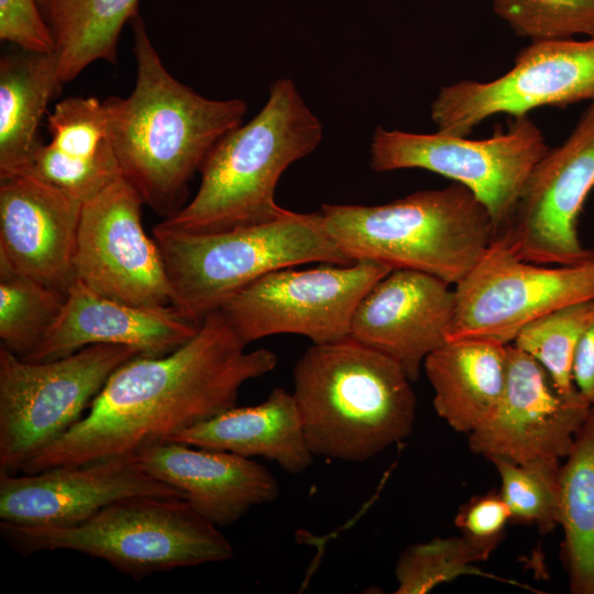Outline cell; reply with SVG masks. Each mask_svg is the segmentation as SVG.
<instances>
[{
    "label": "cell",
    "instance_id": "1",
    "mask_svg": "<svg viewBox=\"0 0 594 594\" xmlns=\"http://www.w3.org/2000/svg\"><path fill=\"white\" fill-rule=\"evenodd\" d=\"M246 346L221 310L208 314L175 351L121 365L88 413L20 472L132 457L235 407L241 386L277 364L272 351Z\"/></svg>",
    "mask_w": 594,
    "mask_h": 594
},
{
    "label": "cell",
    "instance_id": "2",
    "mask_svg": "<svg viewBox=\"0 0 594 594\" xmlns=\"http://www.w3.org/2000/svg\"><path fill=\"white\" fill-rule=\"evenodd\" d=\"M136 79L127 98L103 101L122 176L144 205L167 218L216 144L242 124V99L215 100L174 78L153 46L142 18L130 21Z\"/></svg>",
    "mask_w": 594,
    "mask_h": 594
},
{
    "label": "cell",
    "instance_id": "3",
    "mask_svg": "<svg viewBox=\"0 0 594 594\" xmlns=\"http://www.w3.org/2000/svg\"><path fill=\"white\" fill-rule=\"evenodd\" d=\"M411 381L392 358L351 337L308 348L294 392L314 457L363 462L413 431Z\"/></svg>",
    "mask_w": 594,
    "mask_h": 594
},
{
    "label": "cell",
    "instance_id": "4",
    "mask_svg": "<svg viewBox=\"0 0 594 594\" xmlns=\"http://www.w3.org/2000/svg\"><path fill=\"white\" fill-rule=\"evenodd\" d=\"M323 129L288 78L274 81L266 103L221 139L204 162L194 198L158 226L217 232L265 223L288 210L275 201L282 174L322 140Z\"/></svg>",
    "mask_w": 594,
    "mask_h": 594
},
{
    "label": "cell",
    "instance_id": "5",
    "mask_svg": "<svg viewBox=\"0 0 594 594\" xmlns=\"http://www.w3.org/2000/svg\"><path fill=\"white\" fill-rule=\"evenodd\" d=\"M326 231L351 261L408 268L457 285L495 238L486 208L463 185L380 206L322 205Z\"/></svg>",
    "mask_w": 594,
    "mask_h": 594
},
{
    "label": "cell",
    "instance_id": "6",
    "mask_svg": "<svg viewBox=\"0 0 594 594\" xmlns=\"http://www.w3.org/2000/svg\"><path fill=\"white\" fill-rule=\"evenodd\" d=\"M172 305L200 322L260 277L285 267L352 263L326 231L321 213L288 210L272 221L217 232L153 228Z\"/></svg>",
    "mask_w": 594,
    "mask_h": 594
},
{
    "label": "cell",
    "instance_id": "7",
    "mask_svg": "<svg viewBox=\"0 0 594 594\" xmlns=\"http://www.w3.org/2000/svg\"><path fill=\"white\" fill-rule=\"evenodd\" d=\"M0 532L22 554L75 551L103 560L136 581L234 556L232 544L217 526L182 497L124 498L70 526L32 527L0 521Z\"/></svg>",
    "mask_w": 594,
    "mask_h": 594
},
{
    "label": "cell",
    "instance_id": "8",
    "mask_svg": "<svg viewBox=\"0 0 594 594\" xmlns=\"http://www.w3.org/2000/svg\"><path fill=\"white\" fill-rule=\"evenodd\" d=\"M141 355L114 344H92L43 362L0 345V473L24 463L82 418L110 376Z\"/></svg>",
    "mask_w": 594,
    "mask_h": 594
},
{
    "label": "cell",
    "instance_id": "9",
    "mask_svg": "<svg viewBox=\"0 0 594 594\" xmlns=\"http://www.w3.org/2000/svg\"><path fill=\"white\" fill-rule=\"evenodd\" d=\"M483 140L437 131L422 134L377 127L371 142L375 172L421 168L465 186L486 208L495 237L509 221L524 187L549 147L527 116Z\"/></svg>",
    "mask_w": 594,
    "mask_h": 594
},
{
    "label": "cell",
    "instance_id": "10",
    "mask_svg": "<svg viewBox=\"0 0 594 594\" xmlns=\"http://www.w3.org/2000/svg\"><path fill=\"white\" fill-rule=\"evenodd\" d=\"M391 271L365 260L302 271L285 267L251 283L219 310L248 344L282 333L307 337L314 344L334 342L350 337L360 300Z\"/></svg>",
    "mask_w": 594,
    "mask_h": 594
},
{
    "label": "cell",
    "instance_id": "11",
    "mask_svg": "<svg viewBox=\"0 0 594 594\" xmlns=\"http://www.w3.org/2000/svg\"><path fill=\"white\" fill-rule=\"evenodd\" d=\"M448 341L476 339L510 344L529 322L568 305L594 299V255L565 265L517 257L493 241L454 285Z\"/></svg>",
    "mask_w": 594,
    "mask_h": 594
},
{
    "label": "cell",
    "instance_id": "12",
    "mask_svg": "<svg viewBox=\"0 0 594 594\" xmlns=\"http://www.w3.org/2000/svg\"><path fill=\"white\" fill-rule=\"evenodd\" d=\"M594 99V36L530 42L513 67L487 82L461 80L440 89L431 103L439 132L468 136L495 114L527 116L540 107Z\"/></svg>",
    "mask_w": 594,
    "mask_h": 594
},
{
    "label": "cell",
    "instance_id": "13",
    "mask_svg": "<svg viewBox=\"0 0 594 594\" xmlns=\"http://www.w3.org/2000/svg\"><path fill=\"white\" fill-rule=\"evenodd\" d=\"M594 188V99L559 146L531 172L515 210L494 241L517 257L544 265L583 262L594 255L578 223Z\"/></svg>",
    "mask_w": 594,
    "mask_h": 594
},
{
    "label": "cell",
    "instance_id": "14",
    "mask_svg": "<svg viewBox=\"0 0 594 594\" xmlns=\"http://www.w3.org/2000/svg\"><path fill=\"white\" fill-rule=\"evenodd\" d=\"M144 202L120 176L82 202L74 271L95 293L135 306L172 305L161 250L142 224Z\"/></svg>",
    "mask_w": 594,
    "mask_h": 594
},
{
    "label": "cell",
    "instance_id": "15",
    "mask_svg": "<svg viewBox=\"0 0 594 594\" xmlns=\"http://www.w3.org/2000/svg\"><path fill=\"white\" fill-rule=\"evenodd\" d=\"M590 408L578 389L562 393L538 361L510 343L502 403L488 422L469 433V446L487 459L559 465Z\"/></svg>",
    "mask_w": 594,
    "mask_h": 594
},
{
    "label": "cell",
    "instance_id": "16",
    "mask_svg": "<svg viewBox=\"0 0 594 594\" xmlns=\"http://www.w3.org/2000/svg\"><path fill=\"white\" fill-rule=\"evenodd\" d=\"M135 496L182 497L148 475L133 457L0 473V521L32 527L76 525L103 507Z\"/></svg>",
    "mask_w": 594,
    "mask_h": 594
},
{
    "label": "cell",
    "instance_id": "17",
    "mask_svg": "<svg viewBox=\"0 0 594 594\" xmlns=\"http://www.w3.org/2000/svg\"><path fill=\"white\" fill-rule=\"evenodd\" d=\"M450 286L425 272L392 270L360 300L350 337L392 358L417 381L426 358L448 342L455 307Z\"/></svg>",
    "mask_w": 594,
    "mask_h": 594
},
{
    "label": "cell",
    "instance_id": "18",
    "mask_svg": "<svg viewBox=\"0 0 594 594\" xmlns=\"http://www.w3.org/2000/svg\"><path fill=\"white\" fill-rule=\"evenodd\" d=\"M82 202L32 174L0 178V257L67 295Z\"/></svg>",
    "mask_w": 594,
    "mask_h": 594
},
{
    "label": "cell",
    "instance_id": "19",
    "mask_svg": "<svg viewBox=\"0 0 594 594\" xmlns=\"http://www.w3.org/2000/svg\"><path fill=\"white\" fill-rule=\"evenodd\" d=\"M199 324L174 305H130L75 280L58 319L23 360L51 361L92 344L124 345L142 356H163L191 339Z\"/></svg>",
    "mask_w": 594,
    "mask_h": 594
},
{
    "label": "cell",
    "instance_id": "20",
    "mask_svg": "<svg viewBox=\"0 0 594 594\" xmlns=\"http://www.w3.org/2000/svg\"><path fill=\"white\" fill-rule=\"evenodd\" d=\"M132 457L217 527L238 521L252 507L272 503L279 494L276 479L265 466L237 453L164 441Z\"/></svg>",
    "mask_w": 594,
    "mask_h": 594
},
{
    "label": "cell",
    "instance_id": "21",
    "mask_svg": "<svg viewBox=\"0 0 594 594\" xmlns=\"http://www.w3.org/2000/svg\"><path fill=\"white\" fill-rule=\"evenodd\" d=\"M46 121L51 141L40 144L29 174L81 202L122 176L103 101L95 97L65 98Z\"/></svg>",
    "mask_w": 594,
    "mask_h": 594
},
{
    "label": "cell",
    "instance_id": "22",
    "mask_svg": "<svg viewBox=\"0 0 594 594\" xmlns=\"http://www.w3.org/2000/svg\"><path fill=\"white\" fill-rule=\"evenodd\" d=\"M168 441L246 458L262 457L290 474L305 472L314 458L295 397L280 387L258 405L232 407Z\"/></svg>",
    "mask_w": 594,
    "mask_h": 594
},
{
    "label": "cell",
    "instance_id": "23",
    "mask_svg": "<svg viewBox=\"0 0 594 594\" xmlns=\"http://www.w3.org/2000/svg\"><path fill=\"white\" fill-rule=\"evenodd\" d=\"M424 369L437 415L453 430L469 435L498 410L506 387L507 345L451 340L426 358Z\"/></svg>",
    "mask_w": 594,
    "mask_h": 594
},
{
    "label": "cell",
    "instance_id": "24",
    "mask_svg": "<svg viewBox=\"0 0 594 594\" xmlns=\"http://www.w3.org/2000/svg\"><path fill=\"white\" fill-rule=\"evenodd\" d=\"M63 81L56 51L22 50L0 59V178L29 173L38 130Z\"/></svg>",
    "mask_w": 594,
    "mask_h": 594
},
{
    "label": "cell",
    "instance_id": "25",
    "mask_svg": "<svg viewBox=\"0 0 594 594\" xmlns=\"http://www.w3.org/2000/svg\"><path fill=\"white\" fill-rule=\"evenodd\" d=\"M562 557L574 594H594V405L559 469Z\"/></svg>",
    "mask_w": 594,
    "mask_h": 594
},
{
    "label": "cell",
    "instance_id": "26",
    "mask_svg": "<svg viewBox=\"0 0 594 594\" xmlns=\"http://www.w3.org/2000/svg\"><path fill=\"white\" fill-rule=\"evenodd\" d=\"M139 0H36L58 54L63 84L97 61L113 63Z\"/></svg>",
    "mask_w": 594,
    "mask_h": 594
},
{
    "label": "cell",
    "instance_id": "27",
    "mask_svg": "<svg viewBox=\"0 0 594 594\" xmlns=\"http://www.w3.org/2000/svg\"><path fill=\"white\" fill-rule=\"evenodd\" d=\"M65 298L0 257L1 346L21 359L28 356L58 319Z\"/></svg>",
    "mask_w": 594,
    "mask_h": 594
},
{
    "label": "cell",
    "instance_id": "28",
    "mask_svg": "<svg viewBox=\"0 0 594 594\" xmlns=\"http://www.w3.org/2000/svg\"><path fill=\"white\" fill-rule=\"evenodd\" d=\"M594 317V299L568 305L526 324L512 344L538 361L564 394L578 388L573 363L579 342Z\"/></svg>",
    "mask_w": 594,
    "mask_h": 594
},
{
    "label": "cell",
    "instance_id": "29",
    "mask_svg": "<svg viewBox=\"0 0 594 594\" xmlns=\"http://www.w3.org/2000/svg\"><path fill=\"white\" fill-rule=\"evenodd\" d=\"M488 460L499 474V494L510 521L536 525L543 534L559 526L560 464H519L498 457Z\"/></svg>",
    "mask_w": 594,
    "mask_h": 594
},
{
    "label": "cell",
    "instance_id": "30",
    "mask_svg": "<svg viewBox=\"0 0 594 594\" xmlns=\"http://www.w3.org/2000/svg\"><path fill=\"white\" fill-rule=\"evenodd\" d=\"M485 561L469 541L460 537H436L408 546L400 554L395 575L396 594H425L461 575H486L475 566Z\"/></svg>",
    "mask_w": 594,
    "mask_h": 594
},
{
    "label": "cell",
    "instance_id": "31",
    "mask_svg": "<svg viewBox=\"0 0 594 594\" xmlns=\"http://www.w3.org/2000/svg\"><path fill=\"white\" fill-rule=\"evenodd\" d=\"M495 13L530 42L594 36V0H491Z\"/></svg>",
    "mask_w": 594,
    "mask_h": 594
},
{
    "label": "cell",
    "instance_id": "32",
    "mask_svg": "<svg viewBox=\"0 0 594 594\" xmlns=\"http://www.w3.org/2000/svg\"><path fill=\"white\" fill-rule=\"evenodd\" d=\"M509 509L499 492L491 491L472 497L459 509L454 524L469 543L486 560L501 543Z\"/></svg>",
    "mask_w": 594,
    "mask_h": 594
},
{
    "label": "cell",
    "instance_id": "33",
    "mask_svg": "<svg viewBox=\"0 0 594 594\" xmlns=\"http://www.w3.org/2000/svg\"><path fill=\"white\" fill-rule=\"evenodd\" d=\"M0 38L26 51H55L36 0H0Z\"/></svg>",
    "mask_w": 594,
    "mask_h": 594
},
{
    "label": "cell",
    "instance_id": "34",
    "mask_svg": "<svg viewBox=\"0 0 594 594\" xmlns=\"http://www.w3.org/2000/svg\"><path fill=\"white\" fill-rule=\"evenodd\" d=\"M573 381L581 395L594 405V317L584 331L574 358Z\"/></svg>",
    "mask_w": 594,
    "mask_h": 594
}]
</instances>
